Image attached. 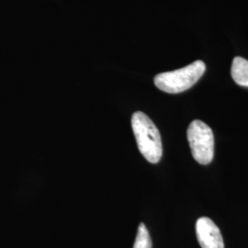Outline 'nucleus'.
<instances>
[{"label":"nucleus","instance_id":"1","mask_svg":"<svg viewBox=\"0 0 248 248\" xmlns=\"http://www.w3.org/2000/svg\"><path fill=\"white\" fill-rule=\"evenodd\" d=\"M132 127L143 157L152 164L158 163L163 155V146L156 126L146 114L136 111L132 117Z\"/></svg>","mask_w":248,"mask_h":248},{"label":"nucleus","instance_id":"2","mask_svg":"<svg viewBox=\"0 0 248 248\" xmlns=\"http://www.w3.org/2000/svg\"><path fill=\"white\" fill-rule=\"evenodd\" d=\"M205 70L204 62L198 60L183 68L158 74L155 78V85L169 94L181 93L193 87L203 76Z\"/></svg>","mask_w":248,"mask_h":248},{"label":"nucleus","instance_id":"3","mask_svg":"<svg viewBox=\"0 0 248 248\" xmlns=\"http://www.w3.org/2000/svg\"><path fill=\"white\" fill-rule=\"evenodd\" d=\"M186 135L194 159L202 165L210 164L214 155V136L212 129L203 122L196 120L189 124Z\"/></svg>","mask_w":248,"mask_h":248},{"label":"nucleus","instance_id":"4","mask_svg":"<svg viewBox=\"0 0 248 248\" xmlns=\"http://www.w3.org/2000/svg\"><path fill=\"white\" fill-rule=\"evenodd\" d=\"M196 233L202 248H224L221 231L211 219L200 218L196 223Z\"/></svg>","mask_w":248,"mask_h":248},{"label":"nucleus","instance_id":"5","mask_svg":"<svg viewBox=\"0 0 248 248\" xmlns=\"http://www.w3.org/2000/svg\"><path fill=\"white\" fill-rule=\"evenodd\" d=\"M231 74L232 79L237 85L248 88V61L247 59L240 56L235 57L232 61Z\"/></svg>","mask_w":248,"mask_h":248},{"label":"nucleus","instance_id":"6","mask_svg":"<svg viewBox=\"0 0 248 248\" xmlns=\"http://www.w3.org/2000/svg\"><path fill=\"white\" fill-rule=\"evenodd\" d=\"M133 248H152V240L149 232L142 222L140 223L138 227V232Z\"/></svg>","mask_w":248,"mask_h":248}]
</instances>
